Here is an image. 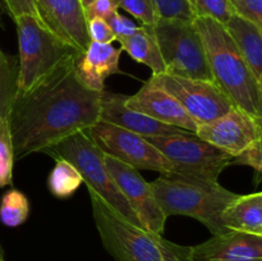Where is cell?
<instances>
[{"instance_id": "obj_30", "label": "cell", "mask_w": 262, "mask_h": 261, "mask_svg": "<svg viewBox=\"0 0 262 261\" xmlns=\"http://www.w3.org/2000/svg\"><path fill=\"white\" fill-rule=\"evenodd\" d=\"M87 32H89L90 41L95 42L112 44L113 41H117L110 26L101 18H92L87 20Z\"/></svg>"}, {"instance_id": "obj_6", "label": "cell", "mask_w": 262, "mask_h": 261, "mask_svg": "<svg viewBox=\"0 0 262 261\" xmlns=\"http://www.w3.org/2000/svg\"><path fill=\"white\" fill-rule=\"evenodd\" d=\"M19 42L18 91L26 92L63 61L79 53L71 44L54 35L35 15L14 18Z\"/></svg>"}, {"instance_id": "obj_32", "label": "cell", "mask_w": 262, "mask_h": 261, "mask_svg": "<svg viewBox=\"0 0 262 261\" xmlns=\"http://www.w3.org/2000/svg\"><path fill=\"white\" fill-rule=\"evenodd\" d=\"M106 22L107 25L110 26L113 32H114L117 40L120 37H127V36L132 35V33L138 28L137 25H135L132 20L120 14L119 12L113 13V14L107 18Z\"/></svg>"}, {"instance_id": "obj_10", "label": "cell", "mask_w": 262, "mask_h": 261, "mask_svg": "<svg viewBox=\"0 0 262 261\" xmlns=\"http://www.w3.org/2000/svg\"><path fill=\"white\" fill-rule=\"evenodd\" d=\"M151 78L182 105L197 125L211 122L234 107L212 81L184 78L168 73L152 74Z\"/></svg>"}, {"instance_id": "obj_29", "label": "cell", "mask_w": 262, "mask_h": 261, "mask_svg": "<svg viewBox=\"0 0 262 261\" xmlns=\"http://www.w3.org/2000/svg\"><path fill=\"white\" fill-rule=\"evenodd\" d=\"M232 165H248L255 169L256 173L262 170V138L255 141L252 145L243 150L239 155L234 156Z\"/></svg>"}, {"instance_id": "obj_7", "label": "cell", "mask_w": 262, "mask_h": 261, "mask_svg": "<svg viewBox=\"0 0 262 261\" xmlns=\"http://www.w3.org/2000/svg\"><path fill=\"white\" fill-rule=\"evenodd\" d=\"M148 141L168 159L173 171L169 178L217 182L233 156L200 138L196 133L148 137Z\"/></svg>"}, {"instance_id": "obj_20", "label": "cell", "mask_w": 262, "mask_h": 261, "mask_svg": "<svg viewBox=\"0 0 262 261\" xmlns=\"http://www.w3.org/2000/svg\"><path fill=\"white\" fill-rule=\"evenodd\" d=\"M120 50L125 51L133 60L145 64L152 71V74L165 73L163 58L152 33L145 26H138L137 30L127 37H120Z\"/></svg>"}, {"instance_id": "obj_17", "label": "cell", "mask_w": 262, "mask_h": 261, "mask_svg": "<svg viewBox=\"0 0 262 261\" xmlns=\"http://www.w3.org/2000/svg\"><path fill=\"white\" fill-rule=\"evenodd\" d=\"M122 50L112 44L90 41L86 50L79 51L74 60V71L78 81L95 92L105 89V79L119 73V59Z\"/></svg>"}, {"instance_id": "obj_11", "label": "cell", "mask_w": 262, "mask_h": 261, "mask_svg": "<svg viewBox=\"0 0 262 261\" xmlns=\"http://www.w3.org/2000/svg\"><path fill=\"white\" fill-rule=\"evenodd\" d=\"M104 163L143 228L156 234H163L168 216L156 202L150 183L145 181L137 169L106 154H104Z\"/></svg>"}, {"instance_id": "obj_34", "label": "cell", "mask_w": 262, "mask_h": 261, "mask_svg": "<svg viewBox=\"0 0 262 261\" xmlns=\"http://www.w3.org/2000/svg\"><path fill=\"white\" fill-rule=\"evenodd\" d=\"M92 2H94V0H81V4H82V7H83V10H84V8H86L89 4H91Z\"/></svg>"}, {"instance_id": "obj_21", "label": "cell", "mask_w": 262, "mask_h": 261, "mask_svg": "<svg viewBox=\"0 0 262 261\" xmlns=\"http://www.w3.org/2000/svg\"><path fill=\"white\" fill-rule=\"evenodd\" d=\"M55 160V166L49 176V188L58 199H67L79 188L83 179L76 166L68 160L61 158H56Z\"/></svg>"}, {"instance_id": "obj_36", "label": "cell", "mask_w": 262, "mask_h": 261, "mask_svg": "<svg viewBox=\"0 0 262 261\" xmlns=\"http://www.w3.org/2000/svg\"><path fill=\"white\" fill-rule=\"evenodd\" d=\"M0 248H3V247H2V245H0Z\"/></svg>"}, {"instance_id": "obj_25", "label": "cell", "mask_w": 262, "mask_h": 261, "mask_svg": "<svg viewBox=\"0 0 262 261\" xmlns=\"http://www.w3.org/2000/svg\"><path fill=\"white\" fill-rule=\"evenodd\" d=\"M192 18H211L216 22H228L234 14L228 0H187Z\"/></svg>"}, {"instance_id": "obj_13", "label": "cell", "mask_w": 262, "mask_h": 261, "mask_svg": "<svg viewBox=\"0 0 262 261\" xmlns=\"http://www.w3.org/2000/svg\"><path fill=\"white\" fill-rule=\"evenodd\" d=\"M38 18L46 28L78 51L90 44L81 0H35Z\"/></svg>"}, {"instance_id": "obj_33", "label": "cell", "mask_w": 262, "mask_h": 261, "mask_svg": "<svg viewBox=\"0 0 262 261\" xmlns=\"http://www.w3.org/2000/svg\"><path fill=\"white\" fill-rule=\"evenodd\" d=\"M3 3L7 7L8 12L12 15L13 19L23 14L35 15V17L38 18L35 0H3Z\"/></svg>"}, {"instance_id": "obj_24", "label": "cell", "mask_w": 262, "mask_h": 261, "mask_svg": "<svg viewBox=\"0 0 262 261\" xmlns=\"http://www.w3.org/2000/svg\"><path fill=\"white\" fill-rule=\"evenodd\" d=\"M13 164H14V148H13L9 118L7 115L0 119V188L12 184Z\"/></svg>"}, {"instance_id": "obj_15", "label": "cell", "mask_w": 262, "mask_h": 261, "mask_svg": "<svg viewBox=\"0 0 262 261\" xmlns=\"http://www.w3.org/2000/svg\"><path fill=\"white\" fill-rule=\"evenodd\" d=\"M188 261H262V235L229 230L189 247Z\"/></svg>"}, {"instance_id": "obj_23", "label": "cell", "mask_w": 262, "mask_h": 261, "mask_svg": "<svg viewBox=\"0 0 262 261\" xmlns=\"http://www.w3.org/2000/svg\"><path fill=\"white\" fill-rule=\"evenodd\" d=\"M30 214V202L18 189L5 192L0 201V220L7 227H18L27 220Z\"/></svg>"}, {"instance_id": "obj_12", "label": "cell", "mask_w": 262, "mask_h": 261, "mask_svg": "<svg viewBox=\"0 0 262 261\" xmlns=\"http://www.w3.org/2000/svg\"><path fill=\"white\" fill-rule=\"evenodd\" d=\"M196 135L234 158L262 138V119L234 106L222 117L197 125Z\"/></svg>"}, {"instance_id": "obj_3", "label": "cell", "mask_w": 262, "mask_h": 261, "mask_svg": "<svg viewBox=\"0 0 262 261\" xmlns=\"http://www.w3.org/2000/svg\"><path fill=\"white\" fill-rule=\"evenodd\" d=\"M89 193L97 232L115 261H188L189 247L176 245L161 234L128 222L99 196Z\"/></svg>"}, {"instance_id": "obj_26", "label": "cell", "mask_w": 262, "mask_h": 261, "mask_svg": "<svg viewBox=\"0 0 262 261\" xmlns=\"http://www.w3.org/2000/svg\"><path fill=\"white\" fill-rule=\"evenodd\" d=\"M118 8H122L132 17L140 20L141 26H154L159 17L154 8L152 0H115Z\"/></svg>"}, {"instance_id": "obj_18", "label": "cell", "mask_w": 262, "mask_h": 261, "mask_svg": "<svg viewBox=\"0 0 262 261\" xmlns=\"http://www.w3.org/2000/svg\"><path fill=\"white\" fill-rule=\"evenodd\" d=\"M223 26L256 81L262 84V28L237 14H233Z\"/></svg>"}, {"instance_id": "obj_2", "label": "cell", "mask_w": 262, "mask_h": 261, "mask_svg": "<svg viewBox=\"0 0 262 261\" xmlns=\"http://www.w3.org/2000/svg\"><path fill=\"white\" fill-rule=\"evenodd\" d=\"M193 25L204 44L212 82L235 107L262 119V84L256 81L224 26L211 18H196Z\"/></svg>"}, {"instance_id": "obj_28", "label": "cell", "mask_w": 262, "mask_h": 261, "mask_svg": "<svg viewBox=\"0 0 262 261\" xmlns=\"http://www.w3.org/2000/svg\"><path fill=\"white\" fill-rule=\"evenodd\" d=\"M234 14L262 28V0H228Z\"/></svg>"}, {"instance_id": "obj_8", "label": "cell", "mask_w": 262, "mask_h": 261, "mask_svg": "<svg viewBox=\"0 0 262 261\" xmlns=\"http://www.w3.org/2000/svg\"><path fill=\"white\" fill-rule=\"evenodd\" d=\"M147 28L158 44L165 73L184 78L212 81L204 44L193 20L158 19L155 25Z\"/></svg>"}, {"instance_id": "obj_4", "label": "cell", "mask_w": 262, "mask_h": 261, "mask_svg": "<svg viewBox=\"0 0 262 261\" xmlns=\"http://www.w3.org/2000/svg\"><path fill=\"white\" fill-rule=\"evenodd\" d=\"M150 186L156 202L166 216L184 215L193 217L212 234L229 232L223 225L222 216L237 193L224 188L219 182L187 181L160 176Z\"/></svg>"}, {"instance_id": "obj_5", "label": "cell", "mask_w": 262, "mask_h": 261, "mask_svg": "<svg viewBox=\"0 0 262 261\" xmlns=\"http://www.w3.org/2000/svg\"><path fill=\"white\" fill-rule=\"evenodd\" d=\"M54 159L61 158L73 164L82 176L89 192L99 196L110 209L133 224L142 227L136 212L115 184L104 163V153L92 141L87 130L68 136L43 151Z\"/></svg>"}, {"instance_id": "obj_14", "label": "cell", "mask_w": 262, "mask_h": 261, "mask_svg": "<svg viewBox=\"0 0 262 261\" xmlns=\"http://www.w3.org/2000/svg\"><path fill=\"white\" fill-rule=\"evenodd\" d=\"M125 105L164 124L196 133L197 123L187 114L182 105L151 77L135 95L127 96Z\"/></svg>"}, {"instance_id": "obj_22", "label": "cell", "mask_w": 262, "mask_h": 261, "mask_svg": "<svg viewBox=\"0 0 262 261\" xmlns=\"http://www.w3.org/2000/svg\"><path fill=\"white\" fill-rule=\"evenodd\" d=\"M17 60L0 49V119L7 117L18 91Z\"/></svg>"}, {"instance_id": "obj_1", "label": "cell", "mask_w": 262, "mask_h": 261, "mask_svg": "<svg viewBox=\"0 0 262 261\" xmlns=\"http://www.w3.org/2000/svg\"><path fill=\"white\" fill-rule=\"evenodd\" d=\"M67 59L26 92H17L9 118L14 158L43 153L99 122L100 92L84 87Z\"/></svg>"}, {"instance_id": "obj_9", "label": "cell", "mask_w": 262, "mask_h": 261, "mask_svg": "<svg viewBox=\"0 0 262 261\" xmlns=\"http://www.w3.org/2000/svg\"><path fill=\"white\" fill-rule=\"evenodd\" d=\"M87 133L102 153L137 170L147 169L164 177L173 171L168 159L143 136L101 120L89 128Z\"/></svg>"}, {"instance_id": "obj_31", "label": "cell", "mask_w": 262, "mask_h": 261, "mask_svg": "<svg viewBox=\"0 0 262 261\" xmlns=\"http://www.w3.org/2000/svg\"><path fill=\"white\" fill-rule=\"evenodd\" d=\"M118 12V5L115 0H94L91 4L84 8L86 20L92 18H101L106 20L113 13Z\"/></svg>"}, {"instance_id": "obj_19", "label": "cell", "mask_w": 262, "mask_h": 261, "mask_svg": "<svg viewBox=\"0 0 262 261\" xmlns=\"http://www.w3.org/2000/svg\"><path fill=\"white\" fill-rule=\"evenodd\" d=\"M227 230L262 235V193L237 194L228 204L222 216Z\"/></svg>"}, {"instance_id": "obj_35", "label": "cell", "mask_w": 262, "mask_h": 261, "mask_svg": "<svg viewBox=\"0 0 262 261\" xmlns=\"http://www.w3.org/2000/svg\"><path fill=\"white\" fill-rule=\"evenodd\" d=\"M0 261H5L4 260V251H3V248H0Z\"/></svg>"}, {"instance_id": "obj_16", "label": "cell", "mask_w": 262, "mask_h": 261, "mask_svg": "<svg viewBox=\"0 0 262 261\" xmlns=\"http://www.w3.org/2000/svg\"><path fill=\"white\" fill-rule=\"evenodd\" d=\"M127 95L115 94L107 90L100 92L99 120L135 132L143 137H156L187 132L173 125L164 124L147 115L132 110L125 105Z\"/></svg>"}, {"instance_id": "obj_27", "label": "cell", "mask_w": 262, "mask_h": 261, "mask_svg": "<svg viewBox=\"0 0 262 261\" xmlns=\"http://www.w3.org/2000/svg\"><path fill=\"white\" fill-rule=\"evenodd\" d=\"M159 19H174L192 22L187 0H152Z\"/></svg>"}]
</instances>
